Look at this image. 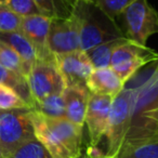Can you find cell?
<instances>
[{
	"label": "cell",
	"mask_w": 158,
	"mask_h": 158,
	"mask_svg": "<svg viewBox=\"0 0 158 158\" xmlns=\"http://www.w3.org/2000/svg\"><path fill=\"white\" fill-rule=\"evenodd\" d=\"M86 86L92 94L108 95L114 99L125 88V82L110 67H103L93 69Z\"/></svg>",
	"instance_id": "4fadbf2b"
},
{
	"label": "cell",
	"mask_w": 158,
	"mask_h": 158,
	"mask_svg": "<svg viewBox=\"0 0 158 158\" xmlns=\"http://www.w3.org/2000/svg\"><path fill=\"white\" fill-rule=\"evenodd\" d=\"M117 158H158V142L139 145L121 152Z\"/></svg>",
	"instance_id": "d4e9b609"
},
{
	"label": "cell",
	"mask_w": 158,
	"mask_h": 158,
	"mask_svg": "<svg viewBox=\"0 0 158 158\" xmlns=\"http://www.w3.org/2000/svg\"><path fill=\"white\" fill-rule=\"evenodd\" d=\"M33 110L49 118H66L63 93L52 94L34 104Z\"/></svg>",
	"instance_id": "d6986e66"
},
{
	"label": "cell",
	"mask_w": 158,
	"mask_h": 158,
	"mask_svg": "<svg viewBox=\"0 0 158 158\" xmlns=\"http://www.w3.org/2000/svg\"><path fill=\"white\" fill-rule=\"evenodd\" d=\"M22 18L0 3V31H21Z\"/></svg>",
	"instance_id": "603a6c76"
},
{
	"label": "cell",
	"mask_w": 158,
	"mask_h": 158,
	"mask_svg": "<svg viewBox=\"0 0 158 158\" xmlns=\"http://www.w3.org/2000/svg\"><path fill=\"white\" fill-rule=\"evenodd\" d=\"M0 41L11 47L21 57L24 67L25 77L29 74L31 67L37 61L34 47L21 31H0Z\"/></svg>",
	"instance_id": "9a60e30c"
},
{
	"label": "cell",
	"mask_w": 158,
	"mask_h": 158,
	"mask_svg": "<svg viewBox=\"0 0 158 158\" xmlns=\"http://www.w3.org/2000/svg\"><path fill=\"white\" fill-rule=\"evenodd\" d=\"M127 40H129L127 37L118 38V39L110 40V41L104 42L100 46L93 48L92 50L86 52L90 59L94 68H103L110 67V60L114 51L118 48L120 44H125Z\"/></svg>",
	"instance_id": "ac0fdd59"
},
{
	"label": "cell",
	"mask_w": 158,
	"mask_h": 158,
	"mask_svg": "<svg viewBox=\"0 0 158 158\" xmlns=\"http://www.w3.org/2000/svg\"><path fill=\"white\" fill-rule=\"evenodd\" d=\"M74 12L78 16L80 27V47L85 52L110 41L126 37L117 26L116 20L108 18L95 2L77 1Z\"/></svg>",
	"instance_id": "3957f363"
},
{
	"label": "cell",
	"mask_w": 158,
	"mask_h": 158,
	"mask_svg": "<svg viewBox=\"0 0 158 158\" xmlns=\"http://www.w3.org/2000/svg\"><path fill=\"white\" fill-rule=\"evenodd\" d=\"M35 138L31 108L0 110V145L3 158H7L18 146Z\"/></svg>",
	"instance_id": "277c9868"
},
{
	"label": "cell",
	"mask_w": 158,
	"mask_h": 158,
	"mask_svg": "<svg viewBox=\"0 0 158 158\" xmlns=\"http://www.w3.org/2000/svg\"><path fill=\"white\" fill-rule=\"evenodd\" d=\"M34 104L52 94H62L65 89L63 78L55 63L36 61L26 77Z\"/></svg>",
	"instance_id": "ba28073f"
},
{
	"label": "cell",
	"mask_w": 158,
	"mask_h": 158,
	"mask_svg": "<svg viewBox=\"0 0 158 158\" xmlns=\"http://www.w3.org/2000/svg\"><path fill=\"white\" fill-rule=\"evenodd\" d=\"M74 1H89V2H95V0H74Z\"/></svg>",
	"instance_id": "83f0119b"
},
{
	"label": "cell",
	"mask_w": 158,
	"mask_h": 158,
	"mask_svg": "<svg viewBox=\"0 0 158 158\" xmlns=\"http://www.w3.org/2000/svg\"><path fill=\"white\" fill-rule=\"evenodd\" d=\"M51 19L42 15H35L22 18L21 33L27 38L34 47L38 61L55 63V56L50 52L48 47V34L50 28Z\"/></svg>",
	"instance_id": "7c38bea8"
},
{
	"label": "cell",
	"mask_w": 158,
	"mask_h": 158,
	"mask_svg": "<svg viewBox=\"0 0 158 158\" xmlns=\"http://www.w3.org/2000/svg\"><path fill=\"white\" fill-rule=\"evenodd\" d=\"M7 158H51V155L35 136L22 143Z\"/></svg>",
	"instance_id": "ffe728a7"
},
{
	"label": "cell",
	"mask_w": 158,
	"mask_h": 158,
	"mask_svg": "<svg viewBox=\"0 0 158 158\" xmlns=\"http://www.w3.org/2000/svg\"><path fill=\"white\" fill-rule=\"evenodd\" d=\"M55 65L63 78L65 88L70 86L87 87V79L94 69L88 54L82 50L55 56Z\"/></svg>",
	"instance_id": "8fae6325"
},
{
	"label": "cell",
	"mask_w": 158,
	"mask_h": 158,
	"mask_svg": "<svg viewBox=\"0 0 158 158\" xmlns=\"http://www.w3.org/2000/svg\"><path fill=\"white\" fill-rule=\"evenodd\" d=\"M0 3L7 6L21 18L41 14L33 0H0Z\"/></svg>",
	"instance_id": "cb8c5ba5"
},
{
	"label": "cell",
	"mask_w": 158,
	"mask_h": 158,
	"mask_svg": "<svg viewBox=\"0 0 158 158\" xmlns=\"http://www.w3.org/2000/svg\"><path fill=\"white\" fill-rule=\"evenodd\" d=\"M48 47L54 56L81 50L79 20L75 12L69 18L51 20Z\"/></svg>",
	"instance_id": "9c48e42d"
},
{
	"label": "cell",
	"mask_w": 158,
	"mask_h": 158,
	"mask_svg": "<svg viewBox=\"0 0 158 158\" xmlns=\"http://www.w3.org/2000/svg\"><path fill=\"white\" fill-rule=\"evenodd\" d=\"M35 136L51 158H79L81 155L84 127L67 118H49L31 108Z\"/></svg>",
	"instance_id": "7a4b0ae2"
},
{
	"label": "cell",
	"mask_w": 158,
	"mask_h": 158,
	"mask_svg": "<svg viewBox=\"0 0 158 158\" xmlns=\"http://www.w3.org/2000/svg\"><path fill=\"white\" fill-rule=\"evenodd\" d=\"M0 157L3 158V155H2V149H1V145H0Z\"/></svg>",
	"instance_id": "f546056e"
},
{
	"label": "cell",
	"mask_w": 158,
	"mask_h": 158,
	"mask_svg": "<svg viewBox=\"0 0 158 158\" xmlns=\"http://www.w3.org/2000/svg\"><path fill=\"white\" fill-rule=\"evenodd\" d=\"M0 85L15 91L29 108L34 107V101L31 95L26 77L0 65Z\"/></svg>",
	"instance_id": "2e32d148"
},
{
	"label": "cell",
	"mask_w": 158,
	"mask_h": 158,
	"mask_svg": "<svg viewBox=\"0 0 158 158\" xmlns=\"http://www.w3.org/2000/svg\"><path fill=\"white\" fill-rule=\"evenodd\" d=\"M135 0H95V5L112 20L120 16L123 12Z\"/></svg>",
	"instance_id": "7402d4cb"
},
{
	"label": "cell",
	"mask_w": 158,
	"mask_h": 158,
	"mask_svg": "<svg viewBox=\"0 0 158 158\" xmlns=\"http://www.w3.org/2000/svg\"><path fill=\"white\" fill-rule=\"evenodd\" d=\"M0 65L25 77L24 67L18 53L5 42L0 41Z\"/></svg>",
	"instance_id": "44dd1931"
},
{
	"label": "cell",
	"mask_w": 158,
	"mask_h": 158,
	"mask_svg": "<svg viewBox=\"0 0 158 158\" xmlns=\"http://www.w3.org/2000/svg\"><path fill=\"white\" fill-rule=\"evenodd\" d=\"M132 88H125L113 99L108 119L107 131L105 138L107 140V154L113 157L119 155L129 127L130 110H131Z\"/></svg>",
	"instance_id": "8992f818"
},
{
	"label": "cell",
	"mask_w": 158,
	"mask_h": 158,
	"mask_svg": "<svg viewBox=\"0 0 158 158\" xmlns=\"http://www.w3.org/2000/svg\"><path fill=\"white\" fill-rule=\"evenodd\" d=\"M157 60L158 53L153 49L127 40L114 51L110 67L126 84L140 68Z\"/></svg>",
	"instance_id": "52a82bcc"
},
{
	"label": "cell",
	"mask_w": 158,
	"mask_h": 158,
	"mask_svg": "<svg viewBox=\"0 0 158 158\" xmlns=\"http://www.w3.org/2000/svg\"><path fill=\"white\" fill-rule=\"evenodd\" d=\"M0 158H1V157H0Z\"/></svg>",
	"instance_id": "4dcf8cb0"
},
{
	"label": "cell",
	"mask_w": 158,
	"mask_h": 158,
	"mask_svg": "<svg viewBox=\"0 0 158 158\" xmlns=\"http://www.w3.org/2000/svg\"><path fill=\"white\" fill-rule=\"evenodd\" d=\"M89 95L90 92L87 87L84 86L66 87L63 91L66 118L80 127L85 126V117H86Z\"/></svg>",
	"instance_id": "5bb4252c"
},
{
	"label": "cell",
	"mask_w": 158,
	"mask_h": 158,
	"mask_svg": "<svg viewBox=\"0 0 158 158\" xmlns=\"http://www.w3.org/2000/svg\"><path fill=\"white\" fill-rule=\"evenodd\" d=\"M113 98L108 95L92 94L89 95L87 105L85 125H87L89 141L91 146H97L105 136L108 127L110 107Z\"/></svg>",
	"instance_id": "30bf717a"
},
{
	"label": "cell",
	"mask_w": 158,
	"mask_h": 158,
	"mask_svg": "<svg viewBox=\"0 0 158 158\" xmlns=\"http://www.w3.org/2000/svg\"><path fill=\"white\" fill-rule=\"evenodd\" d=\"M120 16L126 25V37L141 46H146L148 38L158 34V11L147 0H135Z\"/></svg>",
	"instance_id": "5b68a950"
},
{
	"label": "cell",
	"mask_w": 158,
	"mask_h": 158,
	"mask_svg": "<svg viewBox=\"0 0 158 158\" xmlns=\"http://www.w3.org/2000/svg\"><path fill=\"white\" fill-rule=\"evenodd\" d=\"M42 15L49 19H66L74 13V0H33Z\"/></svg>",
	"instance_id": "e0dca14e"
},
{
	"label": "cell",
	"mask_w": 158,
	"mask_h": 158,
	"mask_svg": "<svg viewBox=\"0 0 158 158\" xmlns=\"http://www.w3.org/2000/svg\"><path fill=\"white\" fill-rule=\"evenodd\" d=\"M25 107H28V105L21 99L20 95L15 91L0 85V110Z\"/></svg>",
	"instance_id": "484cf974"
},
{
	"label": "cell",
	"mask_w": 158,
	"mask_h": 158,
	"mask_svg": "<svg viewBox=\"0 0 158 158\" xmlns=\"http://www.w3.org/2000/svg\"><path fill=\"white\" fill-rule=\"evenodd\" d=\"M84 158H116V157H113V156L108 155L107 153H103V152L100 148H98L97 146H91V145H89Z\"/></svg>",
	"instance_id": "4316f807"
},
{
	"label": "cell",
	"mask_w": 158,
	"mask_h": 158,
	"mask_svg": "<svg viewBox=\"0 0 158 158\" xmlns=\"http://www.w3.org/2000/svg\"><path fill=\"white\" fill-rule=\"evenodd\" d=\"M131 88L129 127L120 153L158 142V74L154 70L142 84Z\"/></svg>",
	"instance_id": "6da1fadb"
},
{
	"label": "cell",
	"mask_w": 158,
	"mask_h": 158,
	"mask_svg": "<svg viewBox=\"0 0 158 158\" xmlns=\"http://www.w3.org/2000/svg\"><path fill=\"white\" fill-rule=\"evenodd\" d=\"M154 70H155V72L158 74V60H157V64H156V67H155V69H154Z\"/></svg>",
	"instance_id": "f1b7e54d"
}]
</instances>
